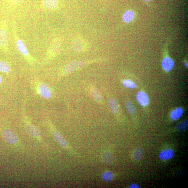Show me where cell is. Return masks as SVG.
<instances>
[{"instance_id": "obj_1", "label": "cell", "mask_w": 188, "mask_h": 188, "mask_svg": "<svg viewBox=\"0 0 188 188\" xmlns=\"http://www.w3.org/2000/svg\"><path fill=\"white\" fill-rule=\"evenodd\" d=\"M85 65L86 62L82 61H75L66 65L63 71L66 74H70L83 67Z\"/></svg>"}, {"instance_id": "obj_2", "label": "cell", "mask_w": 188, "mask_h": 188, "mask_svg": "<svg viewBox=\"0 0 188 188\" xmlns=\"http://www.w3.org/2000/svg\"><path fill=\"white\" fill-rule=\"evenodd\" d=\"M3 136L5 141L9 144H14L18 142V138L16 134L11 130H5L3 132Z\"/></svg>"}, {"instance_id": "obj_3", "label": "cell", "mask_w": 188, "mask_h": 188, "mask_svg": "<svg viewBox=\"0 0 188 188\" xmlns=\"http://www.w3.org/2000/svg\"><path fill=\"white\" fill-rule=\"evenodd\" d=\"M86 43L83 39L76 38L74 39L72 44V48L75 52H80L86 48Z\"/></svg>"}, {"instance_id": "obj_4", "label": "cell", "mask_w": 188, "mask_h": 188, "mask_svg": "<svg viewBox=\"0 0 188 188\" xmlns=\"http://www.w3.org/2000/svg\"><path fill=\"white\" fill-rule=\"evenodd\" d=\"M38 92L40 96L46 99H49L52 96L51 90L46 84L42 83L39 85L38 87Z\"/></svg>"}, {"instance_id": "obj_5", "label": "cell", "mask_w": 188, "mask_h": 188, "mask_svg": "<svg viewBox=\"0 0 188 188\" xmlns=\"http://www.w3.org/2000/svg\"><path fill=\"white\" fill-rule=\"evenodd\" d=\"M7 33L6 28L0 27V47L4 48L7 46Z\"/></svg>"}, {"instance_id": "obj_6", "label": "cell", "mask_w": 188, "mask_h": 188, "mask_svg": "<svg viewBox=\"0 0 188 188\" xmlns=\"http://www.w3.org/2000/svg\"><path fill=\"white\" fill-rule=\"evenodd\" d=\"M174 155V151L171 149H168L161 151L159 154V157L161 160H169L173 158Z\"/></svg>"}, {"instance_id": "obj_7", "label": "cell", "mask_w": 188, "mask_h": 188, "mask_svg": "<svg viewBox=\"0 0 188 188\" xmlns=\"http://www.w3.org/2000/svg\"><path fill=\"white\" fill-rule=\"evenodd\" d=\"M137 99L139 104L143 106H145L149 104V98L147 94L144 92H139L137 94Z\"/></svg>"}, {"instance_id": "obj_8", "label": "cell", "mask_w": 188, "mask_h": 188, "mask_svg": "<svg viewBox=\"0 0 188 188\" xmlns=\"http://www.w3.org/2000/svg\"><path fill=\"white\" fill-rule=\"evenodd\" d=\"M54 138L61 146L66 148H69L67 142L59 132L55 131L53 134Z\"/></svg>"}, {"instance_id": "obj_9", "label": "cell", "mask_w": 188, "mask_h": 188, "mask_svg": "<svg viewBox=\"0 0 188 188\" xmlns=\"http://www.w3.org/2000/svg\"><path fill=\"white\" fill-rule=\"evenodd\" d=\"M16 43V44L17 48L18 51L25 56H27L29 54L26 45L23 41L22 40L18 39Z\"/></svg>"}, {"instance_id": "obj_10", "label": "cell", "mask_w": 188, "mask_h": 188, "mask_svg": "<svg viewBox=\"0 0 188 188\" xmlns=\"http://www.w3.org/2000/svg\"><path fill=\"white\" fill-rule=\"evenodd\" d=\"M162 67L164 70L166 71H170L173 68L174 63L171 58L166 57L164 58L162 61Z\"/></svg>"}, {"instance_id": "obj_11", "label": "cell", "mask_w": 188, "mask_h": 188, "mask_svg": "<svg viewBox=\"0 0 188 188\" xmlns=\"http://www.w3.org/2000/svg\"><path fill=\"white\" fill-rule=\"evenodd\" d=\"M42 3L46 8L54 10L57 6L58 0H43Z\"/></svg>"}, {"instance_id": "obj_12", "label": "cell", "mask_w": 188, "mask_h": 188, "mask_svg": "<svg viewBox=\"0 0 188 188\" xmlns=\"http://www.w3.org/2000/svg\"><path fill=\"white\" fill-rule=\"evenodd\" d=\"M184 110L181 107L177 108L174 110L170 114V118L173 120H178L183 115Z\"/></svg>"}, {"instance_id": "obj_13", "label": "cell", "mask_w": 188, "mask_h": 188, "mask_svg": "<svg viewBox=\"0 0 188 188\" xmlns=\"http://www.w3.org/2000/svg\"><path fill=\"white\" fill-rule=\"evenodd\" d=\"M134 17V14L133 11L131 10H126L124 13L122 17L124 22L126 23H129L132 22Z\"/></svg>"}, {"instance_id": "obj_14", "label": "cell", "mask_w": 188, "mask_h": 188, "mask_svg": "<svg viewBox=\"0 0 188 188\" xmlns=\"http://www.w3.org/2000/svg\"><path fill=\"white\" fill-rule=\"evenodd\" d=\"M143 153V151L141 147L137 148L133 154L134 160L137 162H139L141 160L142 157Z\"/></svg>"}, {"instance_id": "obj_15", "label": "cell", "mask_w": 188, "mask_h": 188, "mask_svg": "<svg viewBox=\"0 0 188 188\" xmlns=\"http://www.w3.org/2000/svg\"><path fill=\"white\" fill-rule=\"evenodd\" d=\"M27 130L32 135L36 137L40 136V133L39 130L33 126L28 125L26 127Z\"/></svg>"}, {"instance_id": "obj_16", "label": "cell", "mask_w": 188, "mask_h": 188, "mask_svg": "<svg viewBox=\"0 0 188 188\" xmlns=\"http://www.w3.org/2000/svg\"><path fill=\"white\" fill-rule=\"evenodd\" d=\"M109 105L112 112L114 114H117L118 111V106L116 100L114 98H111L109 100Z\"/></svg>"}, {"instance_id": "obj_17", "label": "cell", "mask_w": 188, "mask_h": 188, "mask_svg": "<svg viewBox=\"0 0 188 188\" xmlns=\"http://www.w3.org/2000/svg\"><path fill=\"white\" fill-rule=\"evenodd\" d=\"M103 161L107 163H112L114 160V158L112 154L110 152H106L103 155Z\"/></svg>"}, {"instance_id": "obj_18", "label": "cell", "mask_w": 188, "mask_h": 188, "mask_svg": "<svg viewBox=\"0 0 188 188\" xmlns=\"http://www.w3.org/2000/svg\"><path fill=\"white\" fill-rule=\"evenodd\" d=\"M92 96L95 100L98 102L101 101L102 96L100 91L97 89H94L92 92Z\"/></svg>"}, {"instance_id": "obj_19", "label": "cell", "mask_w": 188, "mask_h": 188, "mask_svg": "<svg viewBox=\"0 0 188 188\" xmlns=\"http://www.w3.org/2000/svg\"><path fill=\"white\" fill-rule=\"evenodd\" d=\"M102 177L105 181L110 182L112 181L114 178V174L112 172L107 171L103 174Z\"/></svg>"}, {"instance_id": "obj_20", "label": "cell", "mask_w": 188, "mask_h": 188, "mask_svg": "<svg viewBox=\"0 0 188 188\" xmlns=\"http://www.w3.org/2000/svg\"><path fill=\"white\" fill-rule=\"evenodd\" d=\"M10 70L9 66L4 61H0V71L4 73H8Z\"/></svg>"}, {"instance_id": "obj_21", "label": "cell", "mask_w": 188, "mask_h": 188, "mask_svg": "<svg viewBox=\"0 0 188 188\" xmlns=\"http://www.w3.org/2000/svg\"><path fill=\"white\" fill-rule=\"evenodd\" d=\"M188 127V121L185 120L178 124V125L177 127V129L178 131H184L187 129Z\"/></svg>"}, {"instance_id": "obj_22", "label": "cell", "mask_w": 188, "mask_h": 188, "mask_svg": "<svg viewBox=\"0 0 188 188\" xmlns=\"http://www.w3.org/2000/svg\"><path fill=\"white\" fill-rule=\"evenodd\" d=\"M123 83L124 86L129 89H134L137 87L136 84L134 82L129 79L124 80Z\"/></svg>"}, {"instance_id": "obj_23", "label": "cell", "mask_w": 188, "mask_h": 188, "mask_svg": "<svg viewBox=\"0 0 188 188\" xmlns=\"http://www.w3.org/2000/svg\"><path fill=\"white\" fill-rule=\"evenodd\" d=\"M126 107L128 112L131 114H134L135 111L134 105L132 103L129 101L127 102L126 104Z\"/></svg>"}, {"instance_id": "obj_24", "label": "cell", "mask_w": 188, "mask_h": 188, "mask_svg": "<svg viewBox=\"0 0 188 188\" xmlns=\"http://www.w3.org/2000/svg\"><path fill=\"white\" fill-rule=\"evenodd\" d=\"M9 1L13 4H17L20 3L23 0H9Z\"/></svg>"}, {"instance_id": "obj_25", "label": "cell", "mask_w": 188, "mask_h": 188, "mask_svg": "<svg viewBox=\"0 0 188 188\" xmlns=\"http://www.w3.org/2000/svg\"><path fill=\"white\" fill-rule=\"evenodd\" d=\"M130 188H140L139 185L138 184L134 183L131 184L129 186Z\"/></svg>"}, {"instance_id": "obj_26", "label": "cell", "mask_w": 188, "mask_h": 188, "mask_svg": "<svg viewBox=\"0 0 188 188\" xmlns=\"http://www.w3.org/2000/svg\"><path fill=\"white\" fill-rule=\"evenodd\" d=\"M185 67H187L188 63L187 62H186L185 63Z\"/></svg>"}, {"instance_id": "obj_27", "label": "cell", "mask_w": 188, "mask_h": 188, "mask_svg": "<svg viewBox=\"0 0 188 188\" xmlns=\"http://www.w3.org/2000/svg\"><path fill=\"white\" fill-rule=\"evenodd\" d=\"M2 78H1V77L0 76V84H1L2 83Z\"/></svg>"}, {"instance_id": "obj_28", "label": "cell", "mask_w": 188, "mask_h": 188, "mask_svg": "<svg viewBox=\"0 0 188 188\" xmlns=\"http://www.w3.org/2000/svg\"><path fill=\"white\" fill-rule=\"evenodd\" d=\"M144 1H150L151 0H144Z\"/></svg>"}]
</instances>
